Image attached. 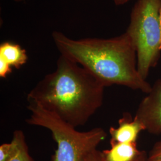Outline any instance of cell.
Returning <instances> with one entry per match:
<instances>
[{"label": "cell", "instance_id": "cell-1", "mask_svg": "<svg viewBox=\"0 0 161 161\" xmlns=\"http://www.w3.org/2000/svg\"><path fill=\"white\" fill-rule=\"evenodd\" d=\"M105 87L88 70L60 54L56 70L37 83L27 100L77 128L84 125L102 106Z\"/></svg>", "mask_w": 161, "mask_h": 161}, {"label": "cell", "instance_id": "cell-2", "mask_svg": "<svg viewBox=\"0 0 161 161\" xmlns=\"http://www.w3.org/2000/svg\"><path fill=\"white\" fill-rule=\"evenodd\" d=\"M52 38L61 55L88 70L106 87L119 85L146 94L150 91L152 86L138 72L136 47L127 32L108 39L74 40L54 31Z\"/></svg>", "mask_w": 161, "mask_h": 161}, {"label": "cell", "instance_id": "cell-3", "mask_svg": "<svg viewBox=\"0 0 161 161\" xmlns=\"http://www.w3.org/2000/svg\"><path fill=\"white\" fill-rule=\"evenodd\" d=\"M28 102L27 108L31 114L26 122L31 125L50 130L57 143L58 148L52 161H85L106 137L107 134L102 128L80 132L38 104Z\"/></svg>", "mask_w": 161, "mask_h": 161}, {"label": "cell", "instance_id": "cell-4", "mask_svg": "<svg viewBox=\"0 0 161 161\" xmlns=\"http://www.w3.org/2000/svg\"><path fill=\"white\" fill-rule=\"evenodd\" d=\"M161 6V0H137L126 31L136 47L138 72L145 80L160 57Z\"/></svg>", "mask_w": 161, "mask_h": 161}, {"label": "cell", "instance_id": "cell-5", "mask_svg": "<svg viewBox=\"0 0 161 161\" xmlns=\"http://www.w3.org/2000/svg\"><path fill=\"white\" fill-rule=\"evenodd\" d=\"M135 116L141 121L148 132L161 133V79L155 81L147 96L138 106Z\"/></svg>", "mask_w": 161, "mask_h": 161}, {"label": "cell", "instance_id": "cell-6", "mask_svg": "<svg viewBox=\"0 0 161 161\" xmlns=\"http://www.w3.org/2000/svg\"><path fill=\"white\" fill-rule=\"evenodd\" d=\"M117 128L110 127V143H135L138 134L146 130L143 124L136 116L132 118L129 114H124L119 122Z\"/></svg>", "mask_w": 161, "mask_h": 161}, {"label": "cell", "instance_id": "cell-7", "mask_svg": "<svg viewBox=\"0 0 161 161\" xmlns=\"http://www.w3.org/2000/svg\"><path fill=\"white\" fill-rule=\"evenodd\" d=\"M110 149L102 152L104 161H133L143 151L137 148L135 143H110Z\"/></svg>", "mask_w": 161, "mask_h": 161}, {"label": "cell", "instance_id": "cell-8", "mask_svg": "<svg viewBox=\"0 0 161 161\" xmlns=\"http://www.w3.org/2000/svg\"><path fill=\"white\" fill-rule=\"evenodd\" d=\"M27 52L19 44L6 41L0 45V60L12 68L19 69L28 61Z\"/></svg>", "mask_w": 161, "mask_h": 161}, {"label": "cell", "instance_id": "cell-9", "mask_svg": "<svg viewBox=\"0 0 161 161\" xmlns=\"http://www.w3.org/2000/svg\"><path fill=\"white\" fill-rule=\"evenodd\" d=\"M13 138L16 141V148L11 158L7 161H34L29 155L23 131L16 130L13 132Z\"/></svg>", "mask_w": 161, "mask_h": 161}, {"label": "cell", "instance_id": "cell-10", "mask_svg": "<svg viewBox=\"0 0 161 161\" xmlns=\"http://www.w3.org/2000/svg\"><path fill=\"white\" fill-rule=\"evenodd\" d=\"M16 141L13 138L10 143L1 145L0 161H7L11 158L16 148Z\"/></svg>", "mask_w": 161, "mask_h": 161}, {"label": "cell", "instance_id": "cell-11", "mask_svg": "<svg viewBox=\"0 0 161 161\" xmlns=\"http://www.w3.org/2000/svg\"><path fill=\"white\" fill-rule=\"evenodd\" d=\"M147 161H161V140L157 142L150 150Z\"/></svg>", "mask_w": 161, "mask_h": 161}, {"label": "cell", "instance_id": "cell-12", "mask_svg": "<svg viewBox=\"0 0 161 161\" xmlns=\"http://www.w3.org/2000/svg\"><path fill=\"white\" fill-rule=\"evenodd\" d=\"M13 68L9 64L6 63L4 61L0 60V77L6 78L7 76L11 74Z\"/></svg>", "mask_w": 161, "mask_h": 161}, {"label": "cell", "instance_id": "cell-13", "mask_svg": "<svg viewBox=\"0 0 161 161\" xmlns=\"http://www.w3.org/2000/svg\"><path fill=\"white\" fill-rule=\"evenodd\" d=\"M85 161H104L102 152L95 150L86 157Z\"/></svg>", "mask_w": 161, "mask_h": 161}, {"label": "cell", "instance_id": "cell-14", "mask_svg": "<svg viewBox=\"0 0 161 161\" xmlns=\"http://www.w3.org/2000/svg\"><path fill=\"white\" fill-rule=\"evenodd\" d=\"M133 161H147V156L144 151H143L141 155Z\"/></svg>", "mask_w": 161, "mask_h": 161}, {"label": "cell", "instance_id": "cell-15", "mask_svg": "<svg viewBox=\"0 0 161 161\" xmlns=\"http://www.w3.org/2000/svg\"><path fill=\"white\" fill-rule=\"evenodd\" d=\"M114 1L116 5H122L125 4L130 0H114Z\"/></svg>", "mask_w": 161, "mask_h": 161}, {"label": "cell", "instance_id": "cell-16", "mask_svg": "<svg viewBox=\"0 0 161 161\" xmlns=\"http://www.w3.org/2000/svg\"><path fill=\"white\" fill-rule=\"evenodd\" d=\"M159 22H160V26H161V6L159 10Z\"/></svg>", "mask_w": 161, "mask_h": 161}, {"label": "cell", "instance_id": "cell-17", "mask_svg": "<svg viewBox=\"0 0 161 161\" xmlns=\"http://www.w3.org/2000/svg\"><path fill=\"white\" fill-rule=\"evenodd\" d=\"M13 1H14L16 2H22V1H24L25 0H13Z\"/></svg>", "mask_w": 161, "mask_h": 161}]
</instances>
